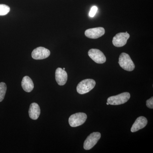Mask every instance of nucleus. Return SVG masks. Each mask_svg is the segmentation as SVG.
Here are the masks:
<instances>
[{"mask_svg":"<svg viewBox=\"0 0 153 153\" xmlns=\"http://www.w3.org/2000/svg\"><path fill=\"white\" fill-rule=\"evenodd\" d=\"M95 85V81L93 79H84L78 83L76 87V91L79 94H85L93 89Z\"/></svg>","mask_w":153,"mask_h":153,"instance_id":"obj_1","label":"nucleus"},{"mask_svg":"<svg viewBox=\"0 0 153 153\" xmlns=\"http://www.w3.org/2000/svg\"><path fill=\"white\" fill-rule=\"evenodd\" d=\"M119 64L121 68L126 71H132L135 68V65L129 55L126 53H122L119 58Z\"/></svg>","mask_w":153,"mask_h":153,"instance_id":"obj_2","label":"nucleus"},{"mask_svg":"<svg viewBox=\"0 0 153 153\" xmlns=\"http://www.w3.org/2000/svg\"><path fill=\"white\" fill-rule=\"evenodd\" d=\"M130 96L128 92H123L117 95L110 97L108 98L107 102L111 105H119L126 102Z\"/></svg>","mask_w":153,"mask_h":153,"instance_id":"obj_3","label":"nucleus"},{"mask_svg":"<svg viewBox=\"0 0 153 153\" xmlns=\"http://www.w3.org/2000/svg\"><path fill=\"white\" fill-rule=\"evenodd\" d=\"M87 115L82 112L77 113L71 115L68 119L69 125L72 127L82 125L87 119Z\"/></svg>","mask_w":153,"mask_h":153,"instance_id":"obj_4","label":"nucleus"},{"mask_svg":"<svg viewBox=\"0 0 153 153\" xmlns=\"http://www.w3.org/2000/svg\"><path fill=\"white\" fill-rule=\"evenodd\" d=\"M101 137V134L98 132L91 134L85 140L83 148L86 150H89L94 146Z\"/></svg>","mask_w":153,"mask_h":153,"instance_id":"obj_5","label":"nucleus"},{"mask_svg":"<svg viewBox=\"0 0 153 153\" xmlns=\"http://www.w3.org/2000/svg\"><path fill=\"white\" fill-rule=\"evenodd\" d=\"M88 55L95 63L99 64H102L105 63L106 60V57L104 54L99 49H90L88 52Z\"/></svg>","mask_w":153,"mask_h":153,"instance_id":"obj_6","label":"nucleus"},{"mask_svg":"<svg viewBox=\"0 0 153 153\" xmlns=\"http://www.w3.org/2000/svg\"><path fill=\"white\" fill-rule=\"evenodd\" d=\"M129 37V34L127 32L118 33L113 38V44L116 47H123L126 44Z\"/></svg>","mask_w":153,"mask_h":153,"instance_id":"obj_7","label":"nucleus"},{"mask_svg":"<svg viewBox=\"0 0 153 153\" xmlns=\"http://www.w3.org/2000/svg\"><path fill=\"white\" fill-rule=\"evenodd\" d=\"M50 55L49 49L43 47H38L33 50L32 57L35 60H43L49 57Z\"/></svg>","mask_w":153,"mask_h":153,"instance_id":"obj_8","label":"nucleus"},{"mask_svg":"<svg viewBox=\"0 0 153 153\" xmlns=\"http://www.w3.org/2000/svg\"><path fill=\"white\" fill-rule=\"evenodd\" d=\"M105 33V30L103 27H99L85 30V35L87 38L91 39H97L103 36Z\"/></svg>","mask_w":153,"mask_h":153,"instance_id":"obj_9","label":"nucleus"},{"mask_svg":"<svg viewBox=\"0 0 153 153\" xmlns=\"http://www.w3.org/2000/svg\"><path fill=\"white\" fill-rule=\"evenodd\" d=\"M68 79V75L65 70L62 68H58L55 71V79L57 84L63 85L66 84Z\"/></svg>","mask_w":153,"mask_h":153,"instance_id":"obj_10","label":"nucleus"},{"mask_svg":"<svg viewBox=\"0 0 153 153\" xmlns=\"http://www.w3.org/2000/svg\"><path fill=\"white\" fill-rule=\"evenodd\" d=\"M148 123L147 119L144 117L141 116L137 119L135 122L134 123L131 131L132 132H135L141 129L146 126Z\"/></svg>","mask_w":153,"mask_h":153,"instance_id":"obj_11","label":"nucleus"},{"mask_svg":"<svg viewBox=\"0 0 153 153\" xmlns=\"http://www.w3.org/2000/svg\"><path fill=\"white\" fill-rule=\"evenodd\" d=\"M41 114L40 107L37 103L33 102L30 105L29 114L30 118L34 120L38 119Z\"/></svg>","mask_w":153,"mask_h":153,"instance_id":"obj_12","label":"nucleus"},{"mask_svg":"<svg viewBox=\"0 0 153 153\" xmlns=\"http://www.w3.org/2000/svg\"><path fill=\"white\" fill-rule=\"evenodd\" d=\"M22 85L23 89L27 92L32 91L34 87L33 80L27 76L23 77L22 82Z\"/></svg>","mask_w":153,"mask_h":153,"instance_id":"obj_13","label":"nucleus"},{"mask_svg":"<svg viewBox=\"0 0 153 153\" xmlns=\"http://www.w3.org/2000/svg\"><path fill=\"white\" fill-rule=\"evenodd\" d=\"M7 86L4 82H0V102L2 101L4 98L6 91H7Z\"/></svg>","mask_w":153,"mask_h":153,"instance_id":"obj_14","label":"nucleus"},{"mask_svg":"<svg viewBox=\"0 0 153 153\" xmlns=\"http://www.w3.org/2000/svg\"><path fill=\"white\" fill-rule=\"evenodd\" d=\"M10 7L5 4H0V16H5L10 12Z\"/></svg>","mask_w":153,"mask_h":153,"instance_id":"obj_15","label":"nucleus"},{"mask_svg":"<svg viewBox=\"0 0 153 153\" xmlns=\"http://www.w3.org/2000/svg\"><path fill=\"white\" fill-rule=\"evenodd\" d=\"M97 11V7L96 6H93L91 9L90 12H89V16L91 18H93L95 16L96 13Z\"/></svg>","mask_w":153,"mask_h":153,"instance_id":"obj_16","label":"nucleus"},{"mask_svg":"<svg viewBox=\"0 0 153 153\" xmlns=\"http://www.w3.org/2000/svg\"><path fill=\"white\" fill-rule=\"evenodd\" d=\"M146 105L149 108L153 109V97H152L146 101Z\"/></svg>","mask_w":153,"mask_h":153,"instance_id":"obj_17","label":"nucleus"},{"mask_svg":"<svg viewBox=\"0 0 153 153\" xmlns=\"http://www.w3.org/2000/svg\"><path fill=\"white\" fill-rule=\"evenodd\" d=\"M106 104L107 105H109V103H108V102H107Z\"/></svg>","mask_w":153,"mask_h":153,"instance_id":"obj_18","label":"nucleus"},{"mask_svg":"<svg viewBox=\"0 0 153 153\" xmlns=\"http://www.w3.org/2000/svg\"><path fill=\"white\" fill-rule=\"evenodd\" d=\"M63 70H65V68H63Z\"/></svg>","mask_w":153,"mask_h":153,"instance_id":"obj_19","label":"nucleus"}]
</instances>
